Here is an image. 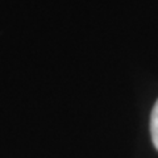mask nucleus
Returning <instances> with one entry per match:
<instances>
[{
  "mask_svg": "<svg viewBox=\"0 0 158 158\" xmlns=\"http://www.w3.org/2000/svg\"><path fill=\"white\" fill-rule=\"evenodd\" d=\"M150 135L153 145L158 150V100L156 102L150 115Z\"/></svg>",
  "mask_w": 158,
  "mask_h": 158,
  "instance_id": "obj_1",
  "label": "nucleus"
}]
</instances>
